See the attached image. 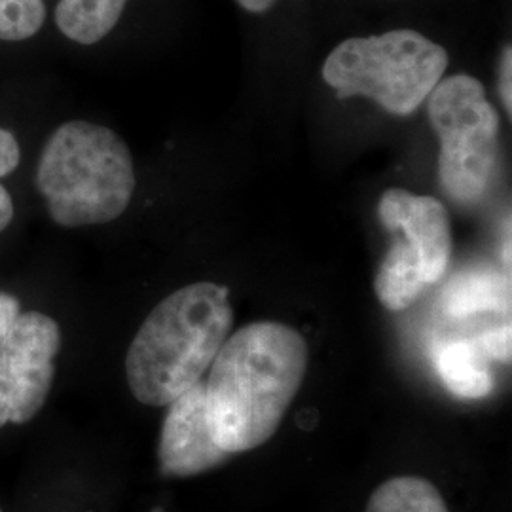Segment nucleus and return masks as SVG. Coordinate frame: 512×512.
Returning a JSON list of instances; mask_svg holds the SVG:
<instances>
[{"label":"nucleus","mask_w":512,"mask_h":512,"mask_svg":"<svg viewBox=\"0 0 512 512\" xmlns=\"http://www.w3.org/2000/svg\"><path fill=\"white\" fill-rule=\"evenodd\" d=\"M19 315L18 298L12 294L0 293V346L8 338L10 330L14 327Z\"/></svg>","instance_id":"a211bd4d"},{"label":"nucleus","mask_w":512,"mask_h":512,"mask_svg":"<svg viewBox=\"0 0 512 512\" xmlns=\"http://www.w3.org/2000/svg\"><path fill=\"white\" fill-rule=\"evenodd\" d=\"M0 512H2V509H0Z\"/></svg>","instance_id":"4be33fe9"},{"label":"nucleus","mask_w":512,"mask_h":512,"mask_svg":"<svg viewBox=\"0 0 512 512\" xmlns=\"http://www.w3.org/2000/svg\"><path fill=\"white\" fill-rule=\"evenodd\" d=\"M228 458L230 454L220 448L211 431L203 382L167 404L158 446L164 475L179 478L202 475Z\"/></svg>","instance_id":"0eeeda50"},{"label":"nucleus","mask_w":512,"mask_h":512,"mask_svg":"<svg viewBox=\"0 0 512 512\" xmlns=\"http://www.w3.org/2000/svg\"><path fill=\"white\" fill-rule=\"evenodd\" d=\"M378 215L389 232H397L418 251L429 285H437L446 274L454 251L446 205L433 196L389 188L380 198Z\"/></svg>","instance_id":"6e6552de"},{"label":"nucleus","mask_w":512,"mask_h":512,"mask_svg":"<svg viewBox=\"0 0 512 512\" xmlns=\"http://www.w3.org/2000/svg\"><path fill=\"white\" fill-rule=\"evenodd\" d=\"M512 52L511 46H507L501 55V67H499V93L503 107L507 114L511 116L512 112Z\"/></svg>","instance_id":"f3484780"},{"label":"nucleus","mask_w":512,"mask_h":512,"mask_svg":"<svg viewBox=\"0 0 512 512\" xmlns=\"http://www.w3.org/2000/svg\"><path fill=\"white\" fill-rule=\"evenodd\" d=\"M232 323L226 285L198 281L169 294L148 313L129 346L126 378L133 397L147 406H167L200 384Z\"/></svg>","instance_id":"f03ea898"},{"label":"nucleus","mask_w":512,"mask_h":512,"mask_svg":"<svg viewBox=\"0 0 512 512\" xmlns=\"http://www.w3.org/2000/svg\"><path fill=\"white\" fill-rule=\"evenodd\" d=\"M14 219V202L10 192L0 184V232H4Z\"/></svg>","instance_id":"6ab92c4d"},{"label":"nucleus","mask_w":512,"mask_h":512,"mask_svg":"<svg viewBox=\"0 0 512 512\" xmlns=\"http://www.w3.org/2000/svg\"><path fill=\"white\" fill-rule=\"evenodd\" d=\"M431 287L418 251L404 238H397L384 256L374 279V291L385 310L410 308Z\"/></svg>","instance_id":"9b49d317"},{"label":"nucleus","mask_w":512,"mask_h":512,"mask_svg":"<svg viewBox=\"0 0 512 512\" xmlns=\"http://www.w3.org/2000/svg\"><path fill=\"white\" fill-rule=\"evenodd\" d=\"M365 512H450L439 488L421 476H395L382 482Z\"/></svg>","instance_id":"ddd939ff"},{"label":"nucleus","mask_w":512,"mask_h":512,"mask_svg":"<svg viewBox=\"0 0 512 512\" xmlns=\"http://www.w3.org/2000/svg\"><path fill=\"white\" fill-rule=\"evenodd\" d=\"M448 69V52L412 29L338 44L321 74L340 99L363 95L395 116H410L437 88Z\"/></svg>","instance_id":"20e7f679"},{"label":"nucleus","mask_w":512,"mask_h":512,"mask_svg":"<svg viewBox=\"0 0 512 512\" xmlns=\"http://www.w3.org/2000/svg\"><path fill=\"white\" fill-rule=\"evenodd\" d=\"M19 158H21V150H19L18 139L8 129L0 128V179L16 171Z\"/></svg>","instance_id":"dca6fc26"},{"label":"nucleus","mask_w":512,"mask_h":512,"mask_svg":"<svg viewBox=\"0 0 512 512\" xmlns=\"http://www.w3.org/2000/svg\"><path fill=\"white\" fill-rule=\"evenodd\" d=\"M503 262L507 266V272L511 274V230H507V238H505V245H503Z\"/></svg>","instance_id":"412c9836"},{"label":"nucleus","mask_w":512,"mask_h":512,"mask_svg":"<svg viewBox=\"0 0 512 512\" xmlns=\"http://www.w3.org/2000/svg\"><path fill=\"white\" fill-rule=\"evenodd\" d=\"M435 365L442 384L459 399H484L494 389L490 357L478 340L442 344Z\"/></svg>","instance_id":"9d476101"},{"label":"nucleus","mask_w":512,"mask_h":512,"mask_svg":"<svg viewBox=\"0 0 512 512\" xmlns=\"http://www.w3.org/2000/svg\"><path fill=\"white\" fill-rule=\"evenodd\" d=\"M126 4L128 0H59L55 23L65 37L90 46L116 27Z\"/></svg>","instance_id":"f8f14e48"},{"label":"nucleus","mask_w":512,"mask_h":512,"mask_svg":"<svg viewBox=\"0 0 512 512\" xmlns=\"http://www.w3.org/2000/svg\"><path fill=\"white\" fill-rule=\"evenodd\" d=\"M135 183L126 141L112 129L82 120L55 129L38 160V192L63 228L118 219L128 209Z\"/></svg>","instance_id":"7ed1b4c3"},{"label":"nucleus","mask_w":512,"mask_h":512,"mask_svg":"<svg viewBox=\"0 0 512 512\" xmlns=\"http://www.w3.org/2000/svg\"><path fill=\"white\" fill-rule=\"evenodd\" d=\"M61 330L40 311L19 313L0 346V427L33 420L48 399Z\"/></svg>","instance_id":"423d86ee"},{"label":"nucleus","mask_w":512,"mask_h":512,"mask_svg":"<svg viewBox=\"0 0 512 512\" xmlns=\"http://www.w3.org/2000/svg\"><path fill=\"white\" fill-rule=\"evenodd\" d=\"M308 359L306 338L285 323L258 321L226 338L203 382L211 431L224 452H251L274 437Z\"/></svg>","instance_id":"f257e3e1"},{"label":"nucleus","mask_w":512,"mask_h":512,"mask_svg":"<svg viewBox=\"0 0 512 512\" xmlns=\"http://www.w3.org/2000/svg\"><path fill=\"white\" fill-rule=\"evenodd\" d=\"M46 19L44 0H0V40L35 37Z\"/></svg>","instance_id":"4468645a"},{"label":"nucleus","mask_w":512,"mask_h":512,"mask_svg":"<svg viewBox=\"0 0 512 512\" xmlns=\"http://www.w3.org/2000/svg\"><path fill=\"white\" fill-rule=\"evenodd\" d=\"M429 99V120L440 139L439 181L463 205L482 202L499 165L501 118L480 80L454 74L440 80Z\"/></svg>","instance_id":"39448f33"},{"label":"nucleus","mask_w":512,"mask_h":512,"mask_svg":"<svg viewBox=\"0 0 512 512\" xmlns=\"http://www.w3.org/2000/svg\"><path fill=\"white\" fill-rule=\"evenodd\" d=\"M440 308L452 319L511 310V277L478 268L458 274L442 291Z\"/></svg>","instance_id":"1a4fd4ad"},{"label":"nucleus","mask_w":512,"mask_h":512,"mask_svg":"<svg viewBox=\"0 0 512 512\" xmlns=\"http://www.w3.org/2000/svg\"><path fill=\"white\" fill-rule=\"evenodd\" d=\"M478 342L490 359L501 361V363L511 361V325L482 334Z\"/></svg>","instance_id":"2eb2a0df"},{"label":"nucleus","mask_w":512,"mask_h":512,"mask_svg":"<svg viewBox=\"0 0 512 512\" xmlns=\"http://www.w3.org/2000/svg\"><path fill=\"white\" fill-rule=\"evenodd\" d=\"M277 0H238L239 6L251 14H266L272 10Z\"/></svg>","instance_id":"aec40b11"}]
</instances>
